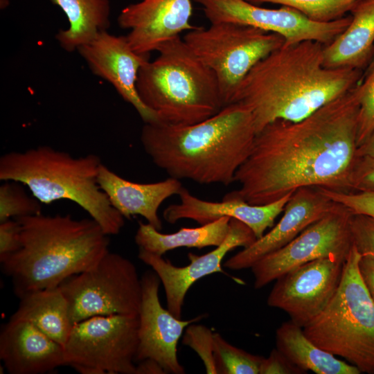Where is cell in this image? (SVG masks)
<instances>
[{
	"label": "cell",
	"instance_id": "obj_37",
	"mask_svg": "<svg viewBox=\"0 0 374 374\" xmlns=\"http://www.w3.org/2000/svg\"><path fill=\"white\" fill-rule=\"evenodd\" d=\"M359 270L363 283L374 302V256L362 255L359 261Z\"/></svg>",
	"mask_w": 374,
	"mask_h": 374
},
{
	"label": "cell",
	"instance_id": "obj_40",
	"mask_svg": "<svg viewBox=\"0 0 374 374\" xmlns=\"http://www.w3.org/2000/svg\"><path fill=\"white\" fill-rule=\"evenodd\" d=\"M373 67H374V57H373L372 61L371 62L370 64L368 65V68L366 69L365 73L368 72V71H371Z\"/></svg>",
	"mask_w": 374,
	"mask_h": 374
},
{
	"label": "cell",
	"instance_id": "obj_17",
	"mask_svg": "<svg viewBox=\"0 0 374 374\" xmlns=\"http://www.w3.org/2000/svg\"><path fill=\"white\" fill-rule=\"evenodd\" d=\"M337 204L324 195L320 188H298L287 202L278 222L251 245L227 259L224 266L231 270L251 268L265 256L288 244Z\"/></svg>",
	"mask_w": 374,
	"mask_h": 374
},
{
	"label": "cell",
	"instance_id": "obj_15",
	"mask_svg": "<svg viewBox=\"0 0 374 374\" xmlns=\"http://www.w3.org/2000/svg\"><path fill=\"white\" fill-rule=\"evenodd\" d=\"M256 239L247 225L231 218L229 233L223 242L202 256L189 253L190 263L184 267L175 266L162 256L143 249H139L138 256L159 278L166 293L167 309L181 319L185 296L190 287L206 276L223 272L222 262L225 256L236 247L251 245Z\"/></svg>",
	"mask_w": 374,
	"mask_h": 374
},
{
	"label": "cell",
	"instance_id": "obj_18",
	"mask_svg": "<svg viewBox=\"0 0 374 374\" xmlns=\"http://www.w3.org/2000/svg\"><path fill=\"white\" fill-rule=\"evenodd\" d=\"M192 0H141L125 7L118 17V26L137 53L157 51L166 42L197 26L190 22Z\"/></svg>",
	"mask_w": 374,
	"mask_h": 374
},
{
	"label": "cell",
	"instance_id": "obj_31",
	"mask_svg": "<svg viewBox=\"0 0 374 374\" xmlns=\"http://www.w3.org/2000/svg\"><path fill=\"white\" fill-rule=\"evenodd\" d=\"M214 333L204 325L190 323L185 330L182 343L201 358L206 373L217 374L214 361Z\"/></svg>",
	"mask_w": 374,
	"mask_h": 374
},
{
	"label": "cell",
	"instance_id": "obj_30",
	"mask_svg": "<svg viewBox=\"0 0 374 374\" xmlns=\"http://www.w3.org/2000/svg\"><path fill=\"white\" fill-rule=\"evenodd\" d=\"M359 105L357 142L362 145L374 131V67L354 88Z\"/></svg>",
	"mask_w": 374,
	"mask_h": 374
},
{
	"label": "cell",
	"instance_id": "obj_24",
	"mask_svg": "<svg viewBox=\"0 0 374 374\" xmlns=\"http://www.w3.org/2000/svg\"><path fill=\"white\" fill-rule=\"evenodd\" d=\"M276 348L305 373L360 374L353 365L341 361L315 345L304 333L301 326L290 319L276 331Z\"/></svg>",
	"mask_w": 374,
	"mask_h": 374
},
{
	"label": "cell",
	"instance_id": "obj_26",
	"mask_svg": "<svg viewBox=\"0 0 374 374\" xmlns=\"http://www.w3.org/2000/svg\"><path fill=\"white\" fill-rule=\"evenodd\" d=\"M66 15L69 28L60 30L55 37L67 52L77 51L98 33L110 26L109 0H51Z\"/></svg>",
	"mask_w": 374,
	"mask_h": 374
},
{
	"label": "cell",
	"instance_id": "obj_5",
	"mask_svg": "<svg viewBox=\"0 0 374 374\" xmlns=\"http://www.w3.org/2000/svg\"><path fill=\"white\" fill-rule=\"evenodd\" d=\"M98 156L75 157L42 145L13 151L0 158V180L27 186L42 204L67 199L84 210L108 235L120 233L125 217L111 204L98 183Z\"/></svg>",
	"mask_w": 374,
	"mask_h": 374
},
{
	"label": "cell",
	"instance_id": "obj_7",
	"mask_svg": "<svg viewBox=\"0 0 374 374\" xmlns=\"http://www.w3.org/2000/svg\"><path fill=\"white\" fill-rule=\"evenodd\" d=\"M361 256L353 244L335 295L303 329L320 348L374 374V302L359 273Z\"/></svg>",
	"mask_w": 374,
	"mask_h": 374
},
{
	"label": "cell",
	"instance_id": "obj_32",
	"mask_svg": "<svg viewBox=\"0 0 374 374\" xmlns=\"http://www.w3.org/2000/svg\"><path fill=\"white\" fill-rule=\"evenodd\" d=\"M324 195L336 203L343 205L353 214H361L374 219V193L341 192L320 188Z\"/></svg>",
	"mask_w": 374,
	"mask_h": 374
},
{
	"label": "cell",
	"instance_id": "obj_36",
	"mask_svg": "<svg viewBox=\"0 0 374 374\" xmlns=\"http://www.w3.org/2000/svg\"><path fill=\"white\" fill-rule=\"evenodd\" d=\"M303 371L289 361L276 348L263 358L260 374H303Z\"/></svg>",
	"mask_w": 374,
	"mask_h": 374
},
{
	"label": "cell",
	"instance_id": "obj_29",
	"mask_svg": "<svg viewBox=\"0 0 374 374\" xmlns=\"http://www.w3.org/2000/svg\"><path fill=\"white\" fill-rule=\"evenodd\" d=\"M24 186L15 181H4L0 186V222L42 213V203L30 196Z\"/></svg>",
	"mask_w": 374,
	"mask_h": 374
},
{
	"label": "cell",
	"instance_id": "obj_3",
	"mask_svg": "<svg viewBox=\"0 0 374 374\" xmlns=\"http://www.w3.org/2000/svg\"><path fill=\"white\" fill-rule=\"evenodd\" d=\"M256 135L251 111L233 103L192 125L145 123L140 139L151 161L169 177L228 186L250 154Z\"/></svg>",
	"mask_w": 374,
	"mask_h": 374
},
{
	"label": "cell",
	"instance_id": "obj_28",
	"mask_svg": "<svg viewBox=\"0 0 374 374\" xmlns=\"http://www.w3.org/2000/svg\"><path fill=\"white\" fill-rule=\"evenodd\" d=\"M254 4L271 3L292 8L310 19L330 22L345 17L357 0H247Z\"/></svg>",
	"mask_w": 374,
	"mask_h": 374
},
{
	"label": "cell",
	"instance_id": "obj_39",
	"mask_svg": "<svg viewBox=\"0 0 374 374\" xmlns=\"http://www.w3.org/2000/svg\"><path fill=\"white\" fill-rule=\"evenodd\" d=\"M357 157L374 156V131L369 137L357 148Z\"/></svg>",
	"mask_w": 374,
	"mask_h": 374
},
{
	"label": "cell",
	"instance_id": "obj_19",
	"mask_svg": "<svg viewBox=\"0 0 374 374\" xmlns=\"http://www.w3.org/2000/svg\"><path fill=\"white\" fill-rule=\"evenodd\" d=\"M292 193L267 204L253 205L231 192L225 195L222 202L206 201L194 196L183 187L178 195L179 202L167 206L163 212V217L170 224L190 219L200 225L224 217L234 218L247 225L258 239L265 234L267 229L274 226L276 218L283 212Z\"/></svg>",
	"mask_w": 374,
	"mask_h": 374
},
{
	"label": "cell",
	"instance_id": "obj_4",
	"mask_svg": "<svg viewBox=\"0 0 374 374\" xmlns=\"http://www.w3.org/2000/svg\"><path fill=\"white\" fill-rule=\"evenodd\" d=\"M16 220L20 225V246L0 262L19 298L58 287L95 266L109 251V235L92 218L39 213Z\"/></svg>",
	"mask_w": 374,
	"mask_h": 374
},
{
	"label": "cell",
	"instance_id": "obj_6",
	"mask_svg": "<svg viewBox=\"0 0 374 374\" xmlns=\"http://www.w3.org/2000/svg\"><path fill=\"white\" fill-rule=\"evenodd\" d=\"M157 51L158 56L141 68L136 89L159 123L192 125L224 107L215 73L184 39L172 38Z\"/></svg>",
	"mask_w": 374,
	"mask_h": 374
},
{
	"label": "cell",
	"instance_id": "obj_35",
	"mask_svg": "<svg viewBox=\"0 0 374 374\" xmlns=\"http://www.w3.org/2000/svg\"><path fill=\"white\" fill-rule=\"evenodd\" d=\"M20 246V225L15 219L0 222V260L16 251Z\"/></svg>",
	"mask_w": 374,
	"mask_h": 374
},
{
	"label": "cell",
	"instance_id": "obj_38",
	"mask_svg": "<svg viewBox=\"0 0 374 374\" xmlns=\"http://www.w3.org/2000/svg\"><path fill=\"white\" fill-rule=\"evenodd\" d=\"M164 369L156 361L146 359L139 362L136 374H165Z\"/></svg>",
	"mask_w": 374,
	"mask_h": 374
},
{
	"label": "cell",
	"instance_id": "obj_16",
	"mask_svg": "<svg viewBox=\"0 0 374 374\" xmlns=\"http://www.w3.org/2000/svg\"><path fill=\"white\" fill-rule=\"evenodd\" d=\"M77 51L91 72L109 82L145 123L159 122L157 115L142 102L136 89L139 71L149 60V54L136 53L126 36L114 35L107 30L98 33Z\"/></svg>",
	"mask_w": 374,
	"mask_h": 374
},
{
	"label": "cell",
	"instance_id": "obj_13",
	"mask_svg": "<svg viewBox=\"0 0 374 374\" xmlns=\"http://www.w3.org/2000/svg\"><path fill=\"white\" fill-rule=\"evenodd\" d=\"M346 260L319 258L296 267L276 280L267 303L305 327L328 305L339 285Z\"/></svg>",
	"mask_w": 374,
	"mask_h": 374
},
{
	"label": "cell",
	"instance_id": "obj_2",
	"mask_svg": "<svg viewBox=\"0 0 374 374\" xmlns=\"http://www.w3.org/2000/svg\"><path fill=\"white\" fill-rule=\"evenodd\" d=\"M324 47L312 40L284 44L243 79L231 103L251 111L256 133L277 120L301 121L361 82L362 70L324 66Z\"/></svg>",
	"mask_w": 374,
	"mask_h": 374
},
{
	"label": "cell",
	"instance_id": "obj_41",
	"mask_svg": "<svg viewBox=\"0 0 374 374\" xmlns=\"http://www.w3.org/2000/svg\"><path fill=\"white\" fill-rule=\"evenodd\" d=\"M139 1H141V0H139Z\"/></svg>",
	"mask_w": 374,
	"mask_h": 374
},
{
	"label": "cell",
	"instance_id": "obj_10",
	"mask_svg": "<svg viewBox=\"0 0 374 374\" xmlns=\"http://www.w3.org/2000/svg\"><path fill=\"white\" fill-rule=\"evenodd\" d=\"M139 314L95 316L74 323L64 346L67 366L82 374H136Z\"/></svg>",
	"mask_w": 374,
	"mask_h": 374
},
{
	"label": "cell",
	"instance_id": "obj_11",
	"mask_svg": "<svg viewBox=\"0 0 374 374\" xmlns=\"http://www.w3.org/2000/svg\"><path fill=\"white\" fill-rule=\"evenodd\" d=\"M352 214L338 204L288 244L258 260L251 267L254 288L261 289L290 270L319 258L346 260L353 245L350 228Z\"/></svg>",
	"mask_w": 374,
	"mask_h": 374
},
{
	"label": "cell",
	"instance_id": "obj_27",
	"mask_svg": "<svg viewBox=\"0 0 374 374\" xmlns=\"http://www.w3.org/2000/svg\"><path fill=\"white\" fill-rule=\"evenodd\" d=\"M214 361L217 374H260L263 357L247 353L214 333Z\"/></svg>",
	"mask_w": 374,
	"mask_h": 374
},
{
	"label": "cell",
	"instance_id": "obj_9",
	"mask_svg": "<svg viewBox=\"0 0 374 374\" xmlns=\"http://www.w3.org/2000/svg\"><path fill=\"white\" fill-rule=\"evenodd\" d=\"M69 305L72 323L95 316L139 314L141 278L134 264L109 251L89 269L60 285Z\"/></svg>",
	"mask_w": 374,
	"mask_h": 374
},
{
	"label": "cell",
	"instance_id": "obj_34",
	"mask_svg": "<svg viewBox=\"0 0 374 374\" xmlns=\"http://www.w3.org/2000/svg\"><path fill=\"white\" fill-rule=\"evenodd\" d=\"M351 191L374 193V156L358 157L350 177Z\"/></svg>",
	"mask_w": 374,
	"mask_h": 374
},
{
	"label": "cell",
	"instance_id": "obj_23",
	"mask_svg": "<svg viewBox=\"0 0 374 374\" xmlns=\"http://www.w3.org/2000/svg\"><path fill=\"white\" fill-rule=\"evenodd\" d=\"M19 299V307L10 319L31 323L64 346L73 323L60 287L30 292Z\"/></svg>",
	"mask_w": 374,
	"mask_h": 374
},
{
	"label": "cell",
	"instance_id": "obj_8",
	"mask_svg": "<svg viewBox=\"0 0 374 374\" xmlns=\"http://www.w3.org/2000/svg\"><path fill=\"white\" fill-rule=\"evenodd\" d=\"M183 39L215 73L224 107L232 103L239 85L252 68L285 44L278 34L229 22L196 27Z\"/></svg>",
	"mask_w": 374,
	"mask_h": 374
},
{
	"label": "cell",
	"instance_id": "obj_22",
	"mask_svg": "<svg viewBox=\"0 0 374 374\" xmlns=\"http://www.w3.org/2000/svg\"><path fill=\"white\" fill-rule=\"evenodd\" d=\"M347 28L325 46L323 66L364 71L374 57V0H357Z\"/></svg>",
	"mask_w": 374,
	"mask_h": 374
},
{
	"label": "cell",
	"instance_id": "obj_12",
	"mask_svg": "<svg viewBox=\"0 0 374 374\" xmlns=\"http://www.w3.org/2000/svg\"><path fill=\"white\" fill-rule=\"evenodd\" d=\"M211 24L229 22L253 26L282 36L285 45L305 40L325 46L332 42L348 26L351 16L330 22H317L299 11L282 6L262 8L247 0H194Z\"/></svg>",
	"mask_w": 374,
	"mask_h": 374
},
{
	"label": "cell",
	"instance_id": "obj_20",
	"mask_svg": "<svg viewBox=\"0 0 374 374\" xmlns=\"http://www.w3.org/2000/svg\"><path fill=\"white\" fill-rule=\"evenodd\" d=\"M0 358L10 374H42L67 366L64 346L24 320L10 319L3 326Z\"/></svg>",
	"mask_w": 374,
	"mask_h": 374
},
{
	"label": "cell",
	"instance_id": "obj_14",
	"mask_svg": "<svg viewBox=\"0 0 374 374\" xmlns=\"http://www.w3.org/2000/svg\"><path fill=\"white\" fill-rule=\"evenodd\" d=\"M160 283L153 270L146 271L141 277L142 297L135 362L151 359L159 363L166 373L184 374L185 370L177 357L179 340L186 327L200 321L204 315L189 320L175 317L160 302Z\"/></svg>",
	"mask_w": 374,
	"mask_h": 374
},
{
	"label": "cell",
	"instance_id": "obj_21",
	"mask_svg": "<svg viewBox=\"0 0 374 374\" xmlns=\"http://www.w3.org/2000/svg\"><path fill=\"white\" fill-rule=\"evenodd\" d=\"M98 183L112 206L125 218L141 215L159 231L162 229L158 214L159 207L171 196L178 195L184 187L180 180L171 177L153 183L134 182L121 177L103 163Z\"/></svg>",
	"mask_w": 374,
	"mask_h": 374
},
{
	"label": "cell",
	"instance_id": "obj_33",
	"mask_svg": "<svg viewBox=\"0 0 374 374\" xmlns=\"http://www.w3.org/2000/svg\"><path fill=\"white\" fill-rule=\"evenodd\" d=\"M353 243L362 254L374 256V219L361 214H352L350 220Z\"/></svg>",
	"mask_w": 374,
	"mask_h": 374
},
{
	"label": "cell",
	"instance_id": "obj_25",
	"mask_svg": "<svg viewBox=\"0 0 374 374\" xmlns=\"http://www.w3.org/2000/svg\"><path fill=\"white\" fill-rule=\"evenodd\" d=\"M230 220L224 217L198 227H184L172 233H162L151 224L140 222L134 240L139 249L161 256L179 247H217L229 233Z\"/></svg>",
	"mask_w": 374,
	"mask_h": 374
},
{
	"label": "cell",
	"instance_id": "obj_1",
	"mask_svg": "<svg viewBox=\"0 0 374 374\" xmlns=\"http://www.w3.org/2000/svg\"><path fill=\"white\" fill-rule=\"evenodd\" d=\"M354 88L301 121L277 120L256 133L235 176L239 188L231 193L264 205L302 187L350 192L358 157Z\"/></svg>",
	"mask_w": 374,
	"mask_h": 374
}]
</instances>
